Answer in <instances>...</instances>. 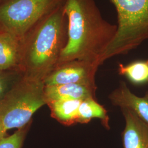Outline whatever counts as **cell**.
Here are the masks:
<instances>
[{"label": "cell", "mask_w": 148, "mask_h": 148, "mask_svg": "<svg viewBox=\"0 0 148 148\" xmlns=\"http://www.w3.org/2000/svg\"><path fill=\"white\" fill-rule=\"evenodd\" d=\"M25 133L19 130L12 135L0 140V148H21Z\"/></svg>", "instance_id": "cell-14"}, {"label": "cell", "mask_w": 148, "mask_h": 148, "mask_svg": "<svg viewBox=\"0 0 148 148\" xmlns=\"http://www.w3.org/2000/svg\"><path fill=\"white\" fill-rule=\"evenodd\" d=\"M117 72L136 85L148 84V59L132 62L125 65L119 63Z\"/></svg>", "instance_id": "cell-13"}, {"label": "cell", "mask_w": 148, "mask_h": 148, "mask_svg": "<svg viewBox=\"0 0 148 148\" xmlns=\"http://www.w3.org/2000/svg\"><path fill=\"white\" fill-rule=\"evenodd\" d=\"M43 81L37 79L32 87L14 97L0 109V123L2 134L25 126L34 114L47 103Z\"/></svg>", "instance_id": "cell-5"}, {"label": "cell", "mask_w": 148, "mask_h": 148, "mask_svg": "<svg viewBox=\"0 0 148 148\" xmlns=\"http://www.w3.org/2000/svg\"><path fill=\"white\" fill-rule=\"evenodd\" d=\"M21 38L0 32V71L10 69L19 63Z\"/></svg>", "instance_id": "cell-10"}, {"label": "cell", "mask_w": 148, "mask_h": 148, "mask_svg": "<svg viewBox=\"0 0 148 148\" xmlns=\"http://www.w3.org/2000/svg\"><path fill=\"white\" fill-rule=\"evenodd\" d=\"M1 79V78H0V97L2 95L3 90H4V88H5V84H4L2 79Z\"/></svg>", "instance_id": "cell-15"}, {"label": "cell", "mask_w": 148, "mask_h": 148, "mask_svg": "<svg viewBox=\"0 0 148 148\" xmlns=\"http://www.w3.org/2000/svg\"><path fill=\"white\" fill-rule=\"evenodd\" d=\"M5 137V136L2 134V130H1V123H0V140L3 138Z\"/></svg>", "instance_id": "cell-16"}, {"label": "cell", "mask_w": 148, "mask_h": 148, "mask_svg": "<svg viewBox=\"0 0 148 148\" xmlns=\"http://www.w3.org/2000/svg\"><path fill=\"white\" fill-rule=\"evenodd\" d=\"M100 65L98 62L81 60L60 64L43 82L45 86L81 84L97 87L95 75Z\"/></svg>", "instance_id": "cell-6"}, {"label": "cell", "mask_w": 148, "mask_h": 148, "mask_svg": "<svg viewBox=\"0 0 148 148\" xmlns=\"http://www.w3.org/2000/svg\"><path fill=\"white\" fill-rule=\"evenodd\" d=\"M68 40L58 64L75 60L98 62L116 36L117 25L106 21L95 0H66Z\"/></svg>", "instance_id": "cell-1"}, {"label": "cell", "mask_w": 148, "mask_h": 148, "mask_svg": "<svg viewBox=\"0 0 148 148\" xmlns=\"http://www.w3.org/2000/svg\"><path fill=\"white\" fill-rule=\"evenodd\" d=\"M82 101L59 100L47 104L54 118L66 126H72L78 123L79 108Z\"/></svg>", "instance_id": "cell-12"}, {"label": "cell", "mask_w": 148, "mask_h": 148, "mask_svg": "<svg viewBox=\"0 0 148 148\" xmlns=\"http://www.w3.org/2000/svg\"><path fill=\"white\" fill-rule=\"evenodd\" d=\"M116 10L117 32L101 58L129 53L148 40V0H110Z\"/></svg>", "instance_id": "cell-3"}, {"label": "cell", "mask_w": 148, "mask_h": 148, "mask_svg": "<svg viewBox=\"0 0 148 148\" xmlns=\"http://www.w3.org/2000/svg\"><path fill=\"white\" fill-rule=\"evenodd\" d=\"M93 119H99L106 130H110V118L106 108L96 98H90L82 101L79 108L78 123L87 124Z\"/></svg>", "instance_id": "cell-11"}, {"label": "cell", "mask_w": 148, "mask_h": 148, "mask_svg": "<svg viewBox=\"0 0 148 148\" xmlns=\"http://www.w3.org/2000/svg\"><path fill=\"white\" fill-rule=\"evenodd\" d=\"M97 90V87L81 84L45 86V93L47 103L59 100L84 101L96 98Z\"/></svg>", "instance_id": "cell-9"}, {"label": "cell", "mask_w": 148, "mask_h": 148, "mask_svg": "<svg viewBox=\"0 0 148 148\" xmlns=\"http://www.w3.org/2000/svg\"><path fill=\"white\" fill-rule=\"evenodd\" d=\"M125 125L122 132L123 148H148V125L128 109H121Z\"/></svg>", "instance_id": "cell-8"}, {"label": "cell", "mask_w": 148, "mask_h": 148, "mask_svg": "<svg viewBox=\"0 0 148 148\" xmlns=\"http://www.w3.org/2000/svg\"><path fill=\"white\" fill-rule=\"evenodd\" d=\"M111 104L122 109L133 111L148 125V91L142 97L134 94L125 81L119 85L108 95Z\"/></svg>", "instance_id": "cell-7"}, {"label": "cell", "mask_w": 148, "mask_h": 148, "mask_svg": "<svg viewBox=\"0 0 148 148\" xmlns=\"http://www.w3.org/2000/svg\"><path fill=\"white\" fill-rule=\"evenodd\" d=\"M3 1V0H0V3H1L2 1Z\"/></svg>", "instance_id": "cell-17"}, {"label": "cell", "mask_w": 148, "mask_h": 148, "mask_svg": "<svg viewBox=\"0 0 148 148\" xmlns=\"http://www.w3.org/2000/svg\"><path fill=\"white\" fill-rule=\"evenodd\" d=\"M64 5L46 16L21 38L19 63L31 69L37 79H45L56 68L67 42Z\"/></svg>", "instance_id": "cell-2"}, {"label": "cell", "mask_w": 148, "mask_h": 148, "mask_svg": "<svg viewBox=\"0 0 148 148\" xmlns=\"http://www.w3.org/2000/svg\"><path fill=\"white\" fill-rule=\"evenodd\" d=\"M66 0H3L0 3V32L22 38Z\"/></svg>", "instance_id": "cell-4"}]
</instances>
